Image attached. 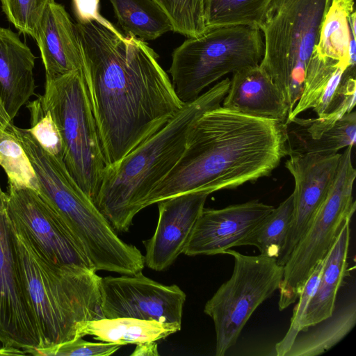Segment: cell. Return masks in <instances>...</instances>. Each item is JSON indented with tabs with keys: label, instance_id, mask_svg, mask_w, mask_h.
<instances>
[{
	"label": "cell",
	"instance_id": "1",
	"mask_svg": "<svg viewBox=\"0 0 356 356\" xmlns=\"http://www.w3.org/2000/svg\"><path fill=\"white\" fill-rule=\"evenodd\" d=\"M83 74L106 167L161 129L183 107L158 55L105 18L77 22Z\"/></svg>",
	"mask_w": 356,
	"mask_h": 356
},
{
	"label": "cell",
	"instance_id": "2",
	"mask_svg": "<svg viewBox=\"0 0 356 356\" xmlns=\"http://www.w3.org/2000/svg\"><path fill=\"white\" fill-rule=\"evenodd\" d=\"M286 155L285 123L220 105L192 124L183 154L142 209L184 193L211 194L255 181L268 176Z\"/></svg>",
	"mask_w": 356,
	"mask_h": 356
},
{
	"label": "cell",
	"instance_id": "3",
	"mask_svg": "<svg viewBox=\"0 0 356 356\" xmlns=\"http://www.w3.org/2000/svg\"><path fill=\"white\" fill-rule=\"evenodd\" d=\"M229 83V78L223 79L184 104L161 129L105 168L95 205L115 231H129L144 200L183 154L192 124L205 111L220 105Z\"/></svg>",
	"mask_w": 356,
	"mask_h": 356
},
{
	"label": "cell",
	"instance_id": "4",
	"mask_svg": "<svg viewBox=\"0 0 356 356\" xmlns=\"http://www.w3.org/2000/svg\"><path fill=\"white\" fill-rule=\"evenodd\" d=\"M10 221L19 268L42 339L49 348L79 337L80 325L102 318L95 270L60 268L42 259Z\"/></svg>",
	"mask_w": 356,
	"mask_h": 356
},
{
	"label": "cell",
	"instance_id": "5",
	"mask_svg": "<svg viewBox=\"0 0 356 356\" xmlns=\"http://www.w3.org/2000/svg\"><path fill=\"white\" fill-rule=\"evenodd\" d=\"M332 0H271L259 29L264 52L259 65L281 91L292 112ZM288 117V116H287Z\"/></svg>",
	"mask_w": 356,
	"mask_h": 356
},
{
	"label": "cell",
	"instance_id": "6",
	"mask_svg": "<svg viewBox=\"0 0 356 356\" xmlns=\"http://www.w3.org/2000/svg\"><path fill=\"white\" fill-rule=\"evenodd\" d=\"M264 52L260 29L244 25L207 28L172 55L169 70L177 97L186 104L225 75L259 65Z\"/></svg>",
	"mask_w": 356,
	"mask_h": 356
},
{
	"label": "cell",
	"instance_id": "7",
	"mask_svg": "<svg viewBox=\"0 0 356 356\" xmlns=\"http://www.w3.org/2000/svg\"><path fill=\"white\" fill-rule=\"evenodd\" d=\"M42 98L58 127L67 170L95 204L106 164L83 70L46 80Z\"/></svg>",
	"mask_w": 356,
	"mask_h": 356
},
{
	"label": "cell",
	"instance_id": "8",
	"mask_svg": "<svg viewBox=\"0 0 356 356\" xmlns=\"http://www.w3.org/2000/svg\"><path fill=\"white\" fill-rule=\"evenodd\" d=\"M352 148L347 147L339 163L332 186L309 227L283 266L278 307L280 311L295 303L305 282L337 239L343 226L350 220L356 209L353 187L356 170Z\"/></svg>",
	"mask_w": 356,
	"mask_h": 356
},
{
	"label": "cell",
	"instance_id": "9",
	"mask_svg": "<svg viewBox=\"0 0 356 356\" xmlns=\"http://www.w3.org/2000/svg\"><path fill=\"white\" fill-rule=\"evenodd\" d=\"M225 254L234 260L232 276L204 309L214 323L216 356L225 355L236 344L252 314L279 289L284 273L283 266L274 258L245 255L230 249Z\"/></svg>",
	"mask_w": 356,
	"mask_h": 356
},
{
	"label": "cell",
	"instance_id": "10",
	"mask_svg": "<svg viewBox=\"0 0 356 356\" xmlns=\"http://www.w3.org/2000/svg\"><path fill=\"white\" fill-rule=\"evenodd\" d=\"M15 131L35 173L39 195L84 248L103 243L111 226L71 177L63 160L47 152L28 129L15 126Z\"/></svg>",
	"mask_w": 356,
	"mask_h": 356
},
{
	"label": "cell",
	"instance_id": "11",
	"mask_svg": "<svg viewBox=\"0 0 356 356\" xmlns=\"http://www.w3.org/2000/svg\"><path fill=\"white\" fill-rule=\"evenodd\" d=\"M6 193L10 220L42 259L60 268L95 270L80 242L37 191L8 184Z\"/></svg>",
	"mask_w": 356,
	"mask_h": 356
},
{
	"label": "cell",
	"instance_id": "12",
	"mask_svg": "<svg viewBox=\"0 0 356 356\" xmlns=\"http://www.w3.org/2000/svg\"><path fill=\"white\" fill-rule=\"evenodd\" d=\"M0 343L24 352L40 348L42 339L22 277L7 211V196L0 185Z\"/></svg>",
	"mask_w": 356,
	"mask_h": 356
},
{
	"label": "cell",
	"instance_id": "13",
	"mask_svg": "<svg viewBox=\"0 0 356 356\" xmlns=\"http://www.w3.org/2000/svg\"><path fill=\"white\" fill-rule=\"evenodd\" d=\"M355 68L330 58H320L314 52L305 72L300 99L285 124L312 108L315 118L305 119L304 130L311 139L318 138L355 105Z\"/></svg>",
	"mask_w": 356,
	"mask_h": 356
},
{
	"label": "cell",
	"instance_id": "14",
	"mask_svg": "<svg viewBox=\"0 0 356 356\" xmlns=\"http://www.w3.org/2000/svg\"><path fill=\"white\" fill-rule=\"evenodd\" d=\"M101 311L104 318L131 317L181 325L186 295L177 285H165L142 271L101 278Z\"/></svg>",
	"mask_w": 356,
	"mask_h": 356
},
{
	"label": "cell",
	"instance_id": "15",
	"mask_svg": "<svg viewBox=\"0 0 356 356\" xmlns=\"http://www.w3.org/2000/svg\"><path fill=\"white\" fill-rule=\"evenodd\" d=\"M285 167L293 177V216L277 263L284 266L326 198L334 181L341 153L290 154Z\"/></svg>",
	"mask_w": 356,
	"mask_h": 356
},
{
	"label": "cell",
	"instance_id": "16",
	"mask_svg": "<svg viewBox=\"0 0 356 356\" xmlns=\"http://www.w3.org/2000/svg\"><path fill=\"white\" fill-rule=\"evenodd\" d=\"M273 209V206L258 200L218 209L204 208L183 253L187 256L214 255L241 246Z\"/></svg>",
	"mask_w": 356,
	"mask_h": 356
},
{
	"label": "cell",
	"instance_id": "17",
	"mask_svg": "<svg viewBox=\"0 0 356 356\" xmlns=\"http://www.w3.org/2000/svg\"><path fill=\"white\" fill-rule=\"evenodd\" d=\"M206 192H191L159 202V218L153 236L143 241L145 264L161 271L183 253L207 197Z\"/></svg>",
	"mask_w": 356,
	"mask_h": 356
},
{
	"label": "cell",
	"instance_id": "18",
	"mask_svg": "<svg viewBox=\"0 0 356 356\" xmlns=\"http://www.w3.org/2000/svg\"><path fill=\"white\" fill-rule=\"evenodd\" d=\"M33 38L40 51L46 80L83 70L76 24L61 4L54 0L48 4Z\"/></svg>",
	"mask_w": 356,
	"mask_h": 356
},
{
	"label": "cell",
	"instance_id": "19",
	"mask_svg": "<svg viewBox=\"0 0 356 356\" xmlns=\"http://www.w3.org/2000/svg\"><path fill=\"white\" fill-rule=\"evenodd\" d=\"M222 102L225 108L284 123L289 113L281 91L259 64L232 73Z\"/></svg>",
	"mask_w": 356,
	"mask_h": 356
},
{
	"label": "cell",
	"instance_id": "20",
	"mask_svg": "<svg viewBox=\"0 0 356 356\" xmlns=\"http://www.w3.org/2000/svg\"><path fill=\"white\" fill-rule=\"evenodd\" d=\"M35 59L15 33L0 26V99L12 120L35 95Z\"/></svg>",
	"mask_w": 356,
	"mask_h": 356
},
{
	"label": "cell",
	"instance_id": "21",
	"mask_svg": "<svg viewBox=\"0 0 356 356\" xmlns=\"http://www.w3.org/2000/svg\"><path fill=\"white\" fill-rule=\"evenodd\" d=\"M350 222L347 220L343 225L324 259L319 280L300 321L298 331L328 318L336 307L338 291L348 273Z\"/></svg>",
	"mask_w": 356,
	"mask_h": 356
},
{
	"label": "cell",
	"instance_id": "22",
	"mask_svg": "<svg viewBox=\"0 0 356 356\" xmlns=\"http://www.w3.org/2000/svg\"><path fill=\"white\" fill-rule=\"evenodd\" d=\"M181 324L161 323L131 317L102 318L82 323L79 337L87 335L102 342L120 346L157 341L181 330Z\"/></svg>",
	"mask_w": 356,
	"mask_h": 356
},
{
	"label": "cell",
	"instance_id": "23",
	"mask_svg": "<svg viewBox=\"0 0 356 356\" xmlns=\"http://www.w3.org/2000/svg\"><path fill=\"white\" fill-rule=\"evenodd\" d=\"M356 323V302L334 309L332 314L297 332L285 356H316L341 341Z\"/></svg>",
	"mask_w": 356,
	"mask_h": 356
},
{
	"label": "cell",
	"instance_id": "24",
	"mask_svg": "<svg viewBox=\"0 0 356 356\" xmlns=\"http://www.w3.org/2000/svg\"><path fill=\"white\" fill-rule=\"evenodd\" d=\"M122 28L128 35L153 40L173 31L166 13L154 0H109Z\"/></svg>",
	"mask_w": 356,
	"mask_h": 356
},
{
	"label": "cell",
	"instance_id": "25",
	"mask_svg": "<svg viewBox=\"0 0 356 356\" xmlns=\"http://www.w3.org/2000/svg\"><path fill=\"white\" fill-rule=\"evenodd\" d=\"M354 0H332L313 51L318 58H330L350 66L348 57L351 37L348 18L354 11Z\"/></svg>",
	"mask_w": 356,
	"mask_h": 356
},
{
	"label": "cell",
	"instance_id": "26",
	"mask_svg": "<svg viewBox=\"0 0 356 356\" xmlns=\"http://www.w3.org/2000/svg\"><path fill=\"white\" fill-rule=\"evenodd\" d=\"M15 127L0 99V166L7 175L8 184L38 191L35 173Z\"/></svg>",
	"mask_w": 356,
	"mask_h": 356
},
{
	"label": "cell",
	"instance_id": "27",
	"mask_svg": "<svg viewBox=\"0 0 356 356\" xmlns=\"http://www.w3.org/2000/svg\"><path fill=\"white\" fill-rule=\"evenodd\" d=\"M293 209L291 194L259 222L242 245L254 246L260 254L277 261L286 243Z\"/></svg>",
	"mask_w": 356,
	"mask_h": 356
},
{
	"label": "cell",
	"instance_id": "28",
	"mask_svg": "<svg viewBox=\"0 0 356 356\" xmlns=\"http://www.w3.org/2000/svg\"><path fill=\"white\" fill-rule=\"evenodd\" d=\"M271 0H204L207 29L244 25L259 29Z\"/></svg>",
	"mask_w": 356,
	"mask_h": 356
},
{
	"label": "cell",
	"instance_id": "29",
	"mask_svg": "<svg viewBox=\"0 0 356 356\" xmlns=\"http://www.w3.org/2000/svg\"><path fill=\"white\" fill-rule=\"evenodd\" d=\"M356 139V113L345 114L317 139L301 145L293 154H334L347 147H353Z\"/></svg>",
	"mask_w": 356,
	"mask_h": 356
},
{
	"label": "cell",
	"instance_id": "30",
	"mask_svg": "<svg viewBox=\"0 0 356 356\" xmlns=\"http://www.w3.org/2000/svg\"><path fill=\"white\" fill-rule=\"evenodd\" d=\"M154 1L169 17L173 31L188 38H194L206 31L204 0Z\"/></svg>",
	"mask_w": 356,
	"mask_h": 356
},
{
	"label": "cell",
	"instance_id": "31",
	"mask_svg": "<svg viewBox=\"0 0 356 356\" xmlns=\"http://www.w3.org/2000/svg\"><path fill=\"white\" fill-rule=\"evenodd\" d=\"M30 113L29 131L48 153L63 160V147L58 127L42 102V95L26 104Z\"/></svg>",
	"mask_w": 356,
	"mask_h": 356
},
{
	"label": "cell",
	"instance_id": "32",
	"mask_svg": "<svg viewBox=\"0 0 356 356\" xmlns=\"http://www.w3.org/2000/svg\"><path fill=\"white\" fill-rule=\"evenodd\" d=\"M52 1L1 0V3L3 13L15 28L33 38L44 10Z\"/></svg>",
	"mask_w": 356,
	"mask_h": 356
},
{
	"label": "cell",
	"instance_id": "33",
	"mask_svg": "<svg viewBox=\"0 0 356 356\" xmlns=\"http://www.w3.org/2000/svg\"><path fill=\"white\" fill-rule=\"evenodd\" d=\"M78 337L49 348H30L26 354L35 356H108L117 352L121 346L107 342L94 343Z\"/></svg>",
	"mask_w": 356,
	"mask_h": 356
},
{
	"label": "cell",
	"instance_id": "34",
	"mask_svg": "<svg viewBox=\"0 0 356 356\" xmlns=\"http://www.w3.org/2000/svg\"><path fill=\"white\" fill-rule=\"evenodd\" d=\"M324 259L317 264L314 271L305 282V284L304 285L298 297L299 301L293 308V313L291 318L289 329L284 338L275 346V354L277 356H285L286 353L289 350L298 331L300 321L319 280L324 264Z\"/></svg>",
	"mask_w": 356,
	"mask_h": 356
},
{
	"label": "cell",
	"instance_id": "35",
	"mask_svg": "<svg viewBox=\"0 0 356 356\" xmlns=\"http://www.w3.org/2000/svg\"><path fill=\"white\" fill-rule=\"evenodd\" d=\"M72 2L78 22L104 19L99 13V0H72Z\"/></svg>",
	"mask_w": 356,
	"mask_h": 356
},
{
	"label": "cell",
	"instance_id": "36",
	"mask_svg": "<svg viewBox=\"0 0 356 356\" xmlns=\"http://www.w3.org/2000/svg\"><path fill=\"white\" fill-rule=\"evenodd\" d=\"M159 355L156 341L137 343L135 350L131 354L132 356H154Z\"/></svg>",
	"mask_w": 356,
	"mask_h": 356
},
{
	"label": "cell",
	"instance_id": "37",
	"mask_svg": "<svg viewBox=\"0 0 356 356\" xmlns=\"http://www.w3.org/2000/svg\"><path fill=\"white\" fill-rule=\"evenodd\" d=\"M26 353L22 349L2 346L0 348V355H24Z\"/></svg>",
	"mask_w": 356,
	"mask_h": 356
}]
</instances>
